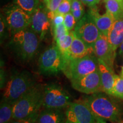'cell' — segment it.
Listing matches in <instances>:
<instances>
[{
    "label": "cell",
    "instance_id": "cell-1",
    "mask_svg": "<svg viewBox=\"0 0 123 123\" xmlns=\"http://www.w3.org/2000/svg\"><path fill=\"white\" fill-rule=\"evenodd\" d=\"M80 101L88 107L96 118L111 122L121 119L123 111L117 102L111 95L101 92L83 96Z\"/></svg>",
    "mask_w": 123,
    "mask_h": 123
},
{
    "label": "cell",
    "instance_id": "cell-2",
    "mask_svg": "<svg viewBox=\"0 0 123 123\" xmlns=\"http://www.w3.org/2000/svg\"><path fill=\"white\" fill-rule=\"evenodd\" d=\"M40 41L38 35L29 27L14 34L9 47L19 61L28 62L37 53Z\"/></svg>",
    "mask_w": 123,
    "mask_h": 123
},
{
    "label": "cell",
    "instance_id": "cell-3",
    "mask_svg": "<svg viewBox=\"0 0 123 123\" xmlns=\"http://www.w3.org/2000/svg\"><path fill=\"white\" fill-rule=\"evenodd\" d=\"M43 86L36 84L13 105V119H25L39 113L42 107Z\"/></svg>",
    "mask_w": 123,
    "mask_h": 123
},
{
    "label": "cell",
    "instance_id": "cell-4",
    "mask_svg": "<svg viewBox=\"0 0 123 123\" xmlns=\"http://www.w3.org/2000/svg\"><path fill=\"white\" fill-rule=\"evenodd\" d=\"M36 84L33 75L24 70L13 74L4 87L2 100L14 104Z\"/></svg>",
    "mask_w": 123,
    "mask_h": 123
},
{
    "label": "cell",
    "instance_id": "cell-5",
    "mask_svg": "<svg viewBox=\"0 0 123 123\" xmlns=\"http://www.w3.org/2000/svg\"><path fill=\"white\" fill-rule=\"evenodd\" d=\"M99 70V60L95 54L70 59L65 62L62 72L70 80L85 76Z\"/></svg>",
    "mask_w": 123,
    "mask_h": 123
},
{
    "label": "cell",
    "instance_id": "cell-6",
    "mask_svg": "<svg viewBox=\"0 0 123 123\" xmlns=\"http://www.w3.org/2000/svg\"><path fill=\"white\" fill-rule=\"evenodd\" d=\"M65 60L56 45H51L40 55L38 70L46 76L57 75L63 69Z\"/></svg>",
    "mask_w": 123,
    "mask_h": 123
},
{
    "label": "cell",
    "instance_id": "cell-7",
    "mask_svg": "<svg viewBox=\"0 0 123 123\" xmlns=\"http://www.w3.org/2000/svg\"><path fill=\"white\" fill-rule=\"evenodd\" d=\"M68 92L56 83H49L43 86L42 107L48 109H62L68 107L71 103Z\"/></svg>",
    "mask_w": 123,
    "mask_h": 123
},
{
    "label": "cell",
    "instance_id": "cell-8",
    "mask_svg": "<svg viewBox=\"0 0 123 123\" xmlns=\"http://www.w3.org/2000/svg\"><path fill=\"white\" fill-rule=\"evenodd\" d=\"M3 13L12 35L30 26L31 15L14 4L6 6Z\"/></svg>",
    "mask_w": 123,
    "mask_h": 123
},
{
    "label": "cell",
    "instance_id": "cell-9",
    "mask_svg": "<svg viewBox=\"0 0 123 123\" xmlns=\"http://www.w3.org/2000/svg\"><path fill=\"white\" fill-rule=\"evenodd\" d=\"M74 31L78 37L93 48L101 34L88 13L77 22Z\"/></svg>",
    "mask_w": 123,
    "mask_h": 123
},
{
    "label": "cell",
    "instance_id": "cell-10",
    "mask_svg": "<svg viewBox=\"0 0 123 123\" xmlns=\"http://www.w3.org/2000/svg\"><path fill=\"white\" fill-rule=\"evenodd\" d=\"M74 89L86 95L103 91L99 70L76 79L70 80Z\"/></svg>",
    "mask_w": 123,
    "mask_h": 123
},
{
    "label": "cell",
    "instance_id": "cell-11",
    "mask_svg": "<svg viewBox=\"0 0 123 123\" xmlns=\"http://www.w3.org/2000/svg\"><path fill=\"white\" fill-rule=\"evenodd\" d=\"M66 123H95L97 118L81 101L71 102L65 112Z\"/></svg>",
    "mask_w": 123,
    "mask_h": 123
},
{
    "label": "cell",
    "instance_id": "cell-12",
    "mask_svg": "<svg viewBox=\"0 0 123 123\" xmlns=\"http://www.w3.org/2000/svg\"><path fill=\"white\" fill-rule=\"evenodd\" d=\"M94 54L98 59L101 60L113 70L116 51L112 49L107 36L101 34L93 46Z\"/></svg>",
    "mask_w": 123,
    "mask_h": 123
},
{
    "label": "cell",
    "instance_id": "cell-13",
    "mask_svg": "<svg viewBox=\"0 0 123 123\" xmlns=\"http://www.w3.org/2000/svg\"><path fill=\"white\" fill-rule=\"evenodd\" d=\"M50 27L51 22L47 16V9L39 5L31 15L29 28L38 35L41 41L45 37Z\"/></svg>",
    "mask_w": 123,
    "mask_h": 123
},
{
    "label": "cell",
    "instance_id": "cell-14",
    "mask_svg": "<svg viewBox=\"0 0 123 123\" xmlns=\"http://www.w3.org/2000/svg\"><path fill=\"white\" fill-rule=\"evenodd\" d=\"M88 13L100 33L107 36L115 21L114 17L107 11L104 14H100L96 6L90 7Z\"/></svg>",
    "mask_w": 123,
    "mask_h": 123
},
{
    "label": "cell",
    "instance_id": "cell-15",
    "mask_svg": "<svg viewBox=\"0 0 123 123\" xmlns=\"http://www.w3.org/2000/svg\"><path fill=\"white\" fill-rule=\"evenodd\" d=\"M99 60V70L102 85L103 91L112 96L115 83L114 71L109 67L103 61Z\"/></svg>",
    "mask_w": 123,
    "mask_h": 123
},
{
    "label": "cell",
    "instance_id": "cell-16",
    "mask_svg": "<svg viewBox=\"0 0 123 123\" xmlns=\"http://www.w3.org/2000/svg\"><path fill=\"white\" fill-rule=\"evenodd\" d=\"M37 123H66V113L61 109L44 108L38 113Z\"/></svg>",
    "mask_w": 123,
    "mask_h": 123
},
{
    "label": "cell",
    "instance_id": "cell-17",
    "mask_svg": "<svg viewBox=\"0 0 123 123\" xmlns=\"http://www.w3.org/2000/svg\"><path fill=\"white\" fill-rule=\"evenodd\" d=\"M73 32L74 38L70 48V59L82 58L88 55L94 54L93 47L88 45L80 38L78 37L74 30Z\"/></svg>",
    "mask_w": 123,
    "mask_h": 123
},
{
    "label": "cell",
    "instance_id": "cell-18",
    "mask_svg": "<svg viewBox=\"0 0 123 123\" xmlns=\"http://www.w3.org/2000/svg\"><path fill=\"white\" fill-rule=\"evenodd\" d=\"M107 38L112 49L116 51L123 42V17L115 20Z\"/></svg>",
    "mask_w": 123,
    "mask_h": 123
},
{
    "label": "cell",
    "instance_id": "cell-19",
    "mask_svg": "<svg viewBox=\"0 0 123 123\" xmlns=\"http://www.w3.org/2000/svg\"><path fill=\"white\" fill-rule=\"evenodd\" d=\"M74 38L73 30L70 33L62 36L55 41L61 54L64 58L65 62L70 58V48Z\"/></svg>",
    "mask_w": 123,
    "mask_h": 123
},
{
    "label": "cell",
    "instance_id": "cell-20",
    "mask_svg": "<svg viewBox=\"0 0 123 123\" xmlns=\"http://www.w3.org/2000/svg\"><path fill=\"white\" fill-rule=\"evenodd\" d=\"M106 11L109 12L115 20L123 17V2L117 0H104Z\"/></svg>",
    "mask_w": 123,
    "mask_h": 123
},
{
    "label": "cell",
    "instance_id": "cell-21",
    "mask_svg": "<svg viewBox=\"0 0 123 123\" xmlns=\"http://www.w3.org/2000/svg\"><path fill=\"white\" fill-rule=\"evenodd\" d=\"M14 104L1 100L0 104V123H10L13 120Z\"/></svg>",
    "mask_w": 123,
    "mask_h": 123
},
{
    "label": "cell",
    "instance_id": "cell-22",
    "mask_svg": "<svg viewBox=\"0 0 123 123\" xmlns=\"http://www.w3.org/2000/svg\"><path fill=\"white\" fill-rule=\"evenodd\" d=\"M14 4L31 15L39 6V0H13Z\"/></svg>",
    "mask_w": 123,
    "mask_h": 123
},
{
    "label": "cell",
    "instance_id": "cell-23",
    "mask_svg": "<svg viewBox=\"0 0 123 123\" xmlns=\"http://www.w3.org/2000/svg\"><path fill=\"white\" fill-rule=\"evenodd\" d=\"M83 4L80 0H72L71 12L74 16L77 22L84 15V7Z\"/></svg>",
    "mask_w": 123,
    "mask_h": 123
},
{
    "label": "cell",
    "instance_id": "cell-24",
    "mask_svg": "<svg viewBox=\"0 0 123 123\" xmlns=\"http://www.w3.org/2000/svg\"><path fill=\"white\" fill-rule=\"evenodd\" d=\"M112 96L123 100V76L115 74Z\"/></svg>",
    "mask_w": 123,
    "mask_h": 123
},
{
    "label": "cell",
    "instance_id": "cell-25",
    "mask_svg": "<svg viewBox=\"0 0 123 123\" xmlns=\"http://www.w3.org/2000/svg\"><path fill=\"white\" fill-rule=\"evenodd\" d=\"M63 0H50L46 5L47 10V16L50 21H51L55 15V13Z\"/></svg>",
    "mask_w": 123,
    "mask_h": 123
},
{
    "label": "cell",
    "instance_id": "cell-26",
    "mask_svg": "<svg viewBox=\"0 0 123 123\" xmlns=\"http://www.w3.org/2000/svg\"><path fill=\"white\" fill-rule=\"evenodd\" d=\"M9 34H10V33L7 22L4 15L2 14H1V16H0V38H1V43L7 37Z\"/></svg>",
    "mask_w": 123,
    "mask_h": 123
},
{
    "label": "cell",
    "instance_id": "cell-27",
    "mask_svg": "<svg viewBox=\"0 0 123 123\" xmlns=\"http://www.w3.org/2000/svg\"><path fill=\"white\" fill-rule=\"evenodd\" d=\"M51 31L55 41L57 40L61 37L67 34L70 32L67 30V29L64 26V24H61L53 27V29H51Z\"/></svg>",
    "mask_w": 123,
    "mask_h": 123
},
{
    "label": "cell",
    "instance_id": "cell-28",
    "mask_svg": "<svg viewBox=\"0 0 123 123\" xmlns=\"http://www.w3.org/2000/svg\"><path fill=\"white\" fill-rule=\"evenodd\" d=\"M76 23V20L75 19L74 16L71 12H70V13L64 15L63 24L69 31H73V29L75 28Z\"/></svg>",
    "mask_w": 123,
    "mask_h": 123
},
{
    "label": "cell",
    "instance_id": "cell-29",
    "mask_svg": "<svg viewBox=\"0 0 123 123\" xmlns=\"http://www.w3.org/2000/svg\"><path fill=\"white\" fill-rule=\"evenodd\" d=\"M64 19V15L58 13L55 14L54 18L50 21L51 29H53L55 26H56L59 25L63 24Z\"/></svg>",
    "mask_w": 123,
    "mask_h": 123
},
{
    "label": "cell",
    "instance_id": "cell-30",
    "mask_svg": "<svg viewBox=\"0 0 123 123\" xmlns=\"http://www.w3.org/2000/svg\"><path fill=\"white\" fill-rule=\"evenodd\" d=\"M38 113L32 115L28 117L25 118V119H19V120H14L13 119L10 123H33L36 121L37 117L38 116Z\"/></svg>",
    "mask_w": 123,
    "mask_h": 123
},
{
    "label": "cell",
    "instance_id": "cell-31",
    "mask_svg": "<svg viewBox=\"0 0 123 123\" xmlns=\"http://www.w3.org/2000/svg\"><path fill=\"white\" fill-rule=\"evenodd\" d=\"M80 1L84 5L90 7L96 6V4L100 2V0H80Z\"/></svg>",
    "mask_w": 123,
    "mask_h": 123
},
{
    "label": "cell",
    "instance_id": "cell-32",
    "mask_svg": "<svg viewBox=\"0 0 123 123\" xmlns=\"http://www.w3.org/2000/svg\"><path fill=\"white\" fill-rule=\"evenodd\" d=\"M119 53L121 56H123V42H122V43L120 44V46Z\"/></svg>",
    "mask_w": 123,
    "mask_h": 123
},
{
    "label": "cell",
    "instance_id": "cell-33",
    "mask_svg": "<svg viewBox=\"0 0 123 123\" xmlns=\"http://www.w3.org/2000/svg\"><path fill=\"white\" fill-rule=\"evenodd\" d=\"M95 123H107L106 122L105 120H104L103 119H99V118H97L96 121Z\"/></svg>",
    "mask_w": 123,
    "mask_h": 123
},
{
    "label": "cell",
    "instance_id": "cell-34",
    "mask_svg": "<svg viewBox=\"0 0 123 123\" xmlns=\"http://www.w3.org/2000/svg\"><path fill=\"white\" fill-rule=\"evenodd\" d=\"M43 1H44V2L45 3L46 6L47 4H48V3L49 2V1H50V0H43Z\"/></svg>",
    "mask_w": 123,
    "mask_h": 123
},
{
    "label": "cell",
    "instance_id": "cell-35",
    "mask_svg": "<svg viewBox=\"0 0 123 123\" xmlns=\"http://www.w3.org/2000/svg\"><path fill=\"white\" fill-rule=\"evenodd\" d=\"M2 1H3V2H8V1H9V0H2Z\"/></svg>",
    "mask_w": 123,
    "mask_h": 123
},
{
    "label": "cell",
    "instance_id": "cell-36",
    "mask_svg": "<svg viewBox=\"0 0 123 123\" xmlns=\"http://www.w3.org/2000/svg\"><path fill=\"white\" fill-rule=\"evenodd\" d=\"M121 74H122V76H123V66L122 67V72H121Z\"/></svg>",
    "mask_w": 123,
    "mask_h": 123
},
{
    "label": "cell",
    "instance_id": "cell-37",
    "mask_svg": "<svg viewBox=\"0 0 123 123\" xmlns=\"http://www.w3.org/2000/svg\"><path fill=\"white\" fill-rule=\"evenodd\" d=\"M117 1H120V2H123V0H117Z\"/></svg>",
    "mask_w": 123,
    "mask_h": 123
},
{
    "label": "cell",
    "instance_id": "cell-38",
    "mask_svg": "<svg viewBox=\"0 0 123 123\" xmlns=\"http://www.w3.org/2000/svg\"><path fill=\"white\" fill-rule=\"evenodd\" d=\"M33 123H37V122H36V121H35V122H34Z\"/></svg>",
    "mask_w": 123,
    "mask_h": 123
},
{
    "label": "cell",
    "instance_id": "cell-39",
    "mask_svg": "<svg viewBox=\"0 0 123 123\" xmlns=\"http://www.w3.org/2000/svg\"><path fill=\"white\" fill-rule=\"evenodd\" d=\"M123 123V122H119V123Z\"/></svg>",
    "mask_w": 123,
    "mask_h": 123
},
{
    "label": "cell",
    "instance_id": "cell-40",
    "mask_svg": "<svg viewBox=\"0 0 123 123\" xmlns=\"http://www.w3.org/2000/svg\"></svg>",
    "mask_w": 123,
    "mask_h": 123
}]
</instances>
